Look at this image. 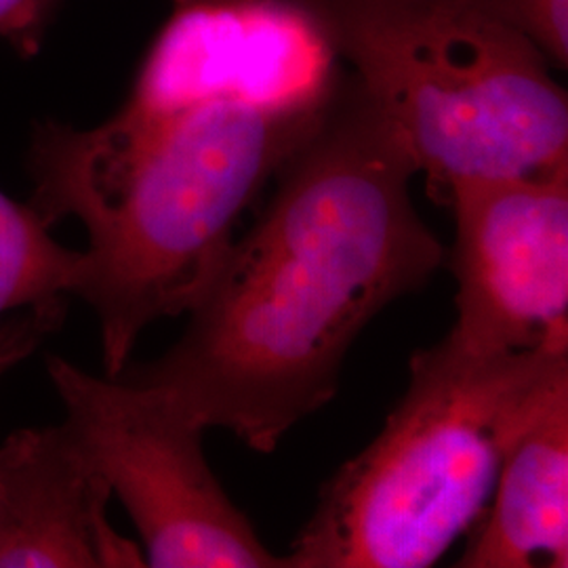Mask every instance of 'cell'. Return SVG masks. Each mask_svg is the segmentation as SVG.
I'll return each mask as SVG.
<instances>
[{"mask_svg":"<svg viewBox=\"0 0 568 568\" xmlns=\"http://www.w3.org/2000/svg\"><path fill=\"white\" fill-rule=\"evenodd\" d=\"M568 392V347L410 358L377 438L326 480L286 568H427L480 520L528 426Z\"/></svg>","mask_w":568,"mask_h":568,"instance_id":"3","label":"cell"},{"mask_svg":"<svg viewBox=\"0 0 568 568\" xmlns=\"http://www.w3.org/2000/svg\"><path fill=\"white\" fill-rule=\"evenodd\" d=\"M445 204L457 281L448 337L474 354L568 347V164L455 183Z\"/></svg>","mask_w":568,"mask_h":568,"instance_id":"6","label":"cell"},{"mask_svg":"<svg viewBox=\"0 0 568 568\" xmlns=\"http://www.w3.org/2000/svg\"><path fill=\"white\" fill-rule=\"evenodd\" d=\"M417 173L400 129L344 74L178 344L116 377L161 387L204 429L272 453L337 394L365 326L445 264L410 196Z\"/></svg>","mask_w":568,"mask_h":568,"instance_id":"1","label":"cell"},{"mask_svg":"<svg viewBox=\"0 0 568 568\" xmlns=\"http://www.w3.org/2000/svg\"><path fill=\"white\" fill-rule=\"evenodd\" d=\"M490 499L457 567H567L568 392L509 448Z\"/></svg>","mask_w":568,"mask_h":568,"instance_id":"9","label":"cell"},{"mask_svg":"<svg viewBox=\"0 0 568 568\" xmlns=\"http://www.w3.org/2000/svg\"><path fill=\"white\" fill-rule=\"evenodd\" d=\"M331 102V100H328ZM316 108L131 105L100 126L39 124L32 206L47 225L79 220L70 295L93 307L116 377L145 326L187 314L224 262L248 206L325 114Z\"/></svg>","mask_w":568,"mask_h":568,"instance_id":"2","label":"cell"},{"mask_svg":"<svg viewBox=\"0 0 568 568\" xmlns=\"http://www.w3.org/2000/svg\"><path fill=\"white\" fill-rule=\"evenodd\" d=\"M79 257L51 236L32 204L0 192V318L70 295Z\"/></svg>","mask_w":568,"mask_h":568,"instance_id":"10","label":"cell"},{"mask_svg":"<svg viewBox=\"0 0 568 568\" xmlns=\"http://www.w3.org/2000/svg\"><path fill=\"white\" fill-rule=\"evenodd\" d=\"M325 28L302 0H171L126 105L316 108L344 79Z\"/></svg>","mask_w":568,"mask_h":568,"instance_id":"7","label":"cell"},{"mask_svg":"<svg viewBox=\"0 0 568 568\" xmlns=\"http://www.w3.org/2000/svg\"><path fill=\"white\" fill-rule=\"evenodd\" d=\"M65 0H0V39L21 55H37L42 39Z\"/></svg>","mask_w":568,"mask_h":568,"instance_id":"13","label":"cell"},{"mask_svg":"<svg viewBox=\"0 0 568 568\" xmlns=\"http://www.w3.org/2000/svg\"><path fill=\"white\" fill-rule=\"evenodd\" d=\"M405 138L427 192L568 164L546 55L483 0H302Z\"/></svg>","mask_w":568,"mask_h":568,"instance_id":"4","label":"cell"},{"mask_svg":"<svg viewBox=\"0 0 568 568\" xmlns=\"http://www.w3.org/2000/svg\"><path fill=\"white\" fill-rule=\"evenodd\" d=\"M532 42L546 60L568 63V0H483Z\"/></svg>","mask_w":568,"mask_h":568,"instance_id":"11","label":"cell"},{"mask_svg":"<svg viewBox=\"0 0 568 568\" xmlns=\"http://www.w3.org/2000/svg\"><path fill=\"white\" fill-rule=\"evenodd\" d=\"M47 368L65 424L142 537L145 567L286 568L227 497L206 462L204 427L171 394L58 356Z\"/></svg>","mask_w":568,"mask_h":568,"instance_id":"5","label":"cell"},{"mask_svg":"<svg viewBox=\"0 0 568 568\" xmlns=\"http://www.w3.org/2000/svg\"><path fill=\"white\" fill-rule=\"evenodd\" d=\"M110 497L65 422L13 432L0 447V568L145 567L110 525Z\"/></svg>","mask_w":568,"mask_h":568,"instance_id":"8","label":"cell"},{"mask_svg":"<svg viewBox=\"0 0 568 568\" xmlns=\"http://www.w3.org/2000/svg\"><path fill=\"white\" fill-rule=\"evenodd\" d=\"M63 318V300L20 310L9 318H0V377L28 358L51 333H55Z\"/></svg>","mask_w":568,"mask_h":568,"instance_id":"12","label":"cell"}]
</instances>
